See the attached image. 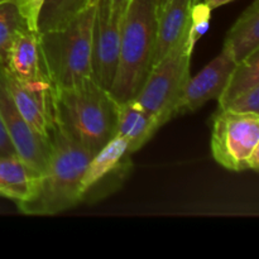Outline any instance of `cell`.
I'll return each instance as SVG.
<instances>
[{
    "label": "cell",
    "instance_id": "3",
    "mask_svg": "<svg viewBox=\"0 0 259 259\" xmlns=\"http://www.w3.org/2000/svg\"><path fill=\"white\" fill-rule=\"evenodd\" d=\"M157 0H131L121 20L120 52L110 94L118 103L137 96L152 68Z\"/></svg>",
    "mask_w": 259,
    "mask_h": 259
},
{
    "label": "cell",
    "instance_id": "6",
    "mask_svg": "<svg viewBox=\"0 0 259 259\" xmlns=\"http://www.w3.org/2000/svg\"><path fill=\"white\" fill-rule=\"evenodd\" d=\"M192 53L187 39L175 47L149 71L143 86L134 99L161 126L174 118V109L190 75Z\"/></svg>",
    "mask_w": 259,
    "mask_h": 259
},
{
    "label": "cell",
    "instance_id": "10",
    "mask_svg": "<svg viewBox=\"0 0 259 259\" xmlns=\"http://www.w3.org/2000/svg\"><path fill=\"white\" fill-rule=\"evenodd\" d=\"M235 63L230 51L223 46L222 52L211 62L197 75L190 76L175 105L174 118L192 113L207 101L219 98Z\"/></svg>",
    "mask_w": 259,
    "mask_h": 259
},
{
    "label": "cell",
    "instance_id": "23",
    "mask_svg": "<svg viewBox=\"0 0 259 259\" xmlns=\"http://www.w3.org/2000/svg\"><path fill=\"white\" fill-rule=\"evenodd\" d=\"M106 3L109 4V7L111 8L114 13H116L118 15L123 17L124 13H125L126 8H128L131 0H106Z\"/></svg>",
    "mask_w": 259,
    "mask_h": 259
},
{
    "label": "cell",
    "instance_id": "8",
    "mask_svg": "<svg viewBox=\"0 0 259 259\" xmlns=\"http://www.w3.org/2000/svg\"><path fill=\"white\" fill-rule=\"evenodd\" d=\"M2 70L23 88L55 91L43 60L38 32L28 27L20 28L14 35Z\"/></svg>",
    "mask_w": 259,
    "mask_h": 259
},
{
    "label": "cell",
    "instance_id": "22",
    "mask_svg": "<svg viewBox=\"0 0 259 259\" xmlns=\"http://www.w3.org/2000/svg\"><path fill=\"white\" fill-rule=\"evenodd\" d=\"M9 154H17L14 148H13L12 143L9 141L7 132H5L4 125L0 119V156H9Z\"/></svg>",
    "mask_w": 259,
    "mask_h": 259
},
{
    "label": "cell",
    "instance_id": "1",
    "mask_svg": "<svg viewBox=\"0 0 259 259\" xmlns=\"http://www.w3.org/2000/svg\"><path fill=\"white\" fill-rule=\"evenodd\" d=\"M56 126L93 154L116 133L118 101L93 77L55 89Z\"/></svg>",
    "mask_w": 259,
    "mask_h": 259
},
{
    "label": "cell",
    "instance_id": "17",
    "mask_svg": "<svg viewBox=\"0 0 259 259\" xmlns=\"http://www.w3.org/2000/svg\"><path fill=\"white\" fill-rule=\"evenodd\" d=\"M223 46L230 51L235 62L259 50V0H254L235 20Z\"/></svg>",
    "mask_w": 259,
    "mask_h": 259
},
{
    "label": "cell",
    "instance_id": "18",
    "mask_svg": "<svg viewBox=\"0 0 259 259\" xmlns=\"http://www.w3.org/2000/svg\"><path fill=\"white\" fill-rule=\"evenodd\" d=\"M96 0H45L38 14L37 32L62 27Z\"/></svg>",
    "mask_w": 259,
    "mask_h": 259
},
{
    "label": "cell",
    "instance_id": "2",
    "mask_svg": "<svg viewBox=\"0 0 259 259\" xmlns=\"http://www.w3.org/2000/svg\"><path fill=\"white\" fill-rule=\"evenodd\" d=\"M94 154L56 126L50 156L33 196L18 209L28 215H56L82 201L81 181Z\"/></svg>",
    "mask_w": 259,
    "mask_h": 259
},
{
    "label": "cell",
    "instance_id": "20",
    "mask_svg": "<svg viewBox=\"0 0 259 259\" xmlns=\"http://www.w3.org/2000/svg\"><path fill=\"white\" fill-rule=\"evenodd\" d=\"M211 12L212 10L201 0L192 5L189 32H187V50L190 53L194 52L196 43L209 30Z\"/></svg>",
    "mask_w": 259,
    "mask_h": 259
},
{
    "label": "cell",
    "instance_id": "11",
    "mask_svg": "<svg viewBox=\"0 0 259 259\" xmlns=\"http://www.w3.org/2000/svg\"><path fill=\"white\" fill-rule=\"evenodd\" d=\"M218 105L222 110L259 114V50L235 63Z\"/></svg>",
    "mask_w": 259,
    "mask_h": 259
},
{
    "label": "cell",
    "instance_id": "4",
    "mask_svg": "<svg viewBox=\"0 0 259 259\" xmlns=\"http://www.w3.org/2000/svg\"><path fill=\"white\" fill-rule=\"evenodd\" d=\"M96 2L62 27L38 33L48 76L55 89L67 88L91 76L93 25Z\"/></svg>",
    "mask_w": 259,
    "mask_h": 259
},
{
    "label": "cell",
    "instance_id": "9",
    "mask_svg": "<svg viewBox=\"0 0 259 259\" xmlns=\"http://www.w3.org/2000/svg\"><path fill=\"white\" fill-rule=\"evenodd\" d=\"M0 119L15 153L35 174L45 169L50 156V142L43 139L23 118L15 106L0 72Z\"/></svg>",
    "mask_w": 259,
    "mask_h": 259
},
{
    "label": "cell",
    "instance_id": "7",
    "mask_svg": "<svg viewBox=\"0 0 259 259\" xmlns=\"http://www.w3.org/2000/svg\"><path fill=\"white\" fill-rule=\"evenodd\" d=\"M121 20L123 17L114 13L106 0H98L93 25L91 77L109 91L118 70Z\"/></svg>",
    "mask_w": 259,
    "mask_h": 259
},
{
    "label": "cell",
    "instance_id": "26",
    "mask_svg": "<svg viewBox=\"0 0 259 259\" xmlns=\"http://www.w3.org/2000/svg\"><path fill=\"white\" fill-rule=\"evenodd\" d=\"M2 2H5V0H0V3H2Z\"/></svg>",
    "mask_w": 259,
    "mask_h": 259
},
{
    "label": "cell",
    "instance_id": "5",
    "mask_svg": "<svg viewBox=\"0 0 259 259\" xmlns=\"http://www.w3.org/2000/svg\"><path fill=\"white\" fill-rule=\"evenodd\" d=\"M211 153L234 172L259 169V114L218 109L212 116Z\"/></svg>",
    "mask_w": 259,
    "mask_h": 259
},
{
    "label": "cell",
    "instance_id": "15",
    "mask_svg": "<svg viewBox=\"0 0 259 259\" xmlns=\"http://www.w3.org/2000/svg\"><path fill=\"white\" fill-rule=\"evenodd\" d=\"M161 125L149 113H147L136 99L118 103L116 136L128 142L129 153L139 151Z\"/></svg>",
    "mask_w": 259,
    "mask_h": 259
},
{
    "label": "cell",
    "instance_id": "13",
    "mask_svg": "<svg viewBox=\"0 0 259 259\" xmlns=\"http://www.w3.org/2000/svg\"><path fill=\"white\" fill-rule=\"evenodd\" d=\"M200 0H168L157 14V35L152 67L187 39L192 5Z\"/></svg>",
    "mask_w": 259,
    "mask_h": 259
},
{
    "label": "cell",
    "instance_id": "21",
    "mask_svg": "<svg viewBox=\"0 0 259 259\" xmlns=\"http://www.w3.org/2000/svg\"><path fill=\"white\" fill-rule=\"evenodd\" d=\"M19 10L25 24L30 30L37 32L38 14L45 0H9Z\"/></svg>",
    "mask_w": 259,
    "mask_h": 259
},
{
    "label": "cell",
    "instance_id": "16",
    "mask_svg": "<svg viewBox=\"0 0 259 259\" xmlns=\"http://www.w3.org/2000/svg\"><path fill=\"white\" fill-rule=\"evenodd\" d=\"M38 177L18 154L0 156V196L20 205L33 196Z\"/></svg>",
    "mask_w": 259,
    "mask_h": 259
},
{
    "label": "cell",
    "instance_id": "24",
    "mask_svg": "<svg viewBox=\"0 0 259 259\" xmlns=\"http://www.w3.org/2000/svg\"><path fill=\"white\" fill-rule=\"evenodd\" d=\"M202 2L205 3V4L207 5V7L210 8L211 10L217 9V8L219 7H223V5L228 4V3L233 2V0H202Z\"/></svg>",
    "mask_w": 259,
    "mask_h": 259
},
{
    "label": "cell",
    "instance_id": "14",
    "mask_svg": "<svg viewBox=\"0 0 259 259\" xmlns=\"http://www.w3.org/2000/svg\"><path fill=\"white\" fill-rule=\"evenodd\" d=\"M128 142L119 136H114L103 148L99 149L89 162L81 181L82 201L108 177L113 176L120 168H124L128 161Z\"/></svg>",
    "mask_w": 259,
    "mask_h": 259
},
{
    "label": "cell",
    "instance_id": "19",
    "mask_svg": "<svg viewBox=\"0 0 259 259\" xmlns=\"http://www.w3.org/2000/svg\"><path fill=\"white\" fill-rule=\"evenodd\" d=\"M27 27L18 8L9 0L0 3V65H4L8 50L18 30Z\"/></svg>",
    "mask_w": 259,
    "mask_h": 259
},
{
    "label": "cell",
    "instance_id": "25",
    "mask_svg": "<svg viewBox=\"0 0 259 259\" xmlns=\"http://www.w3.org/2000/svg\"><path fill=\"white\" fill-rule=\"evenodd\" d=\"M168 2V0H157V14H158L159 10L164 7V4Z\"/></svg>",
    "mask_w": 259,
    "mask_h": 259
},
{
    "label": "cell",
    "instance_id": "12",
    "mask_svg": "<svg viewBox=\"0 0 259 259\" xmlns=\"http://www.w3.org/2000/svg\"><path fill=\"white\" fill-rule=\"evenodd\" d=\"M0 72L5 86L23 118L43 139L50 142L56 129L55 105H53L55 91L23 88L20 83H18L14 78L2 70V66H0Z\"/></svg>",
    "mask_w": 259,
    "mask_h": 259
}]
</instances>
